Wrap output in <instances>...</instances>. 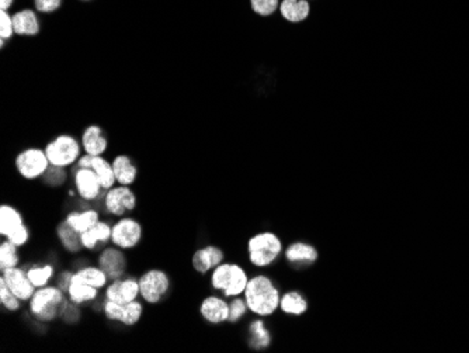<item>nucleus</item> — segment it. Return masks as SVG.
<instances>
[{"instance_id":"obj_17","label":"nucleus","mask_w":469,"mask_h":353,"mask_svg":"<svg viewBox=\"0 0 469 353\" xmlns=\"http://www.w3.org/2000/svg\"><path fill=\"white\" fill-rule=\"evenodd\" d=\"M80 241L85 252L97 254L104 246L112 243V223L109 220H100L90 230L80 234Z\"/></svg>"},{"instance_id":"obj_23","label":"nucleus","mask_w":469,"mask_h":353,"mask_svg":"<svg viewBox=\"0 0 469 353\" xmlns=\"http://www.w3.org/2000/svg\"><path fill=\"white\" fill-rule=\"evenodd\" d=\"M73 277L86 283V284H90V286H93V287H96L101 291L106 289L107 284L110 283V279L106 275V272H104L97 264H90V262L76 268Z\"/></svg>"},{"instance_id":"obj_2","label":"nucleus","mask_w":469,"mask_h":353,"mask_svg":"<svg viewBox=\"0 0 469 353\" xmlns=\"http://www.w3.org/2000/svg\"><path fill=\"white\" fill-rule=\"evenodd\" d=\"M65 300L67 293L55 283H51L35 290L34 295L27 302V309L35 321L51 324L60 320L61 307Z\"/></svg>"},{"instance_id":"obj_32","label":"nucleus","mask_w":469,"mask_h":353,"mask_svg":"<svg viewBox=\"0 0 469 353\" xmlns=\"http://www.w3.org/2000/svg\"><path fill=\"white\" fill-rule=\"evenodd\" d=\"M19 249L20 248H17L10 241L5 238L2 239V242H0V272L9 268L20 266L23 264Z\"/></svg>"},{"instance_id":"obj_34","label":"nucleus","mask_w":469,"mask_h":353,"mask_svg":"<svg viewBox=\"0 0 469 353\" xmlns=\"http://www.w3.org/2000/svg\"><path fill=\"white\" fill-rule=\"evenodd\" d=\"M71 178V173L65 168L58 166H49L44 178L41 179L42 183L51 189H61L64 187Z\"/></svg>"},{"instance_id":"obj_11","label":"nucleus","mask_w":469,"mask_h":353,"mask_svg":"<svg viewBox=\"0 0 469 353\" xmlns=\"http://www.w3.org/2000/svg\"><path fill=\"white\" fill-rule=\"evenodd\" d=\"M71 178L73 189L82 201L87 205L100 203L104 196V189L100 183L98 176L91 168L73 166Z\"/></svg>"},{"instance_id":"obj_16","label":"nucleus","mask_w":469,"mask_h":353,"mask_svg":"<svg viewBox=\"0 0 469 353\" xmlns=\"http://www.w3.org/2000/svg\"><path fill=\"white\" fill-rule=\"evenodd\" d=\"M225 259L224 250L215 245H205L197 249L191 257L193 269L201 275H210L218 265H221Z\"/></svg>"},{"instance_id":"obj_9","label":"nucleus","mask_w":469,"mask_h":353,"mask_svg":"<svg viewBox=\"0 0 469 353\" xmlns=\"http://www.w3.org/2000/svg\"><path fill=\"white\" fill-rule=\"evenodd\" d=\"M145 302L141 298H136L127 304H120V302L110 301L103 297L101 313L107 321L120 324L124 327H135L141 322L145 314Z\"/></svg>"},{"instance_id":"obj_39","label":"nucleus","mask_w":469,"mask_h":353,"mask_svg":"<svg viewBox=\"0 0 469 353\" xmlns=\"http://www.w3.org/2000/svg\"><path fill=\"white\" fill-rule=\"evenodd\" d=\"M0 41L10 40L15 33V26H13V16H10L8 12L0 10Z\"/></svg>"},{"instance_id":"obj_28","label":"nucleus","mask_w":469,"mask_h":353,"mask_svg":"<svg viewBox=\"0 0 469 353\" xmlns=\"http://www.w3.org/2000/svg\"><path fill=\"white\" fill-rule=\"evenodd\" d=\"M280 13L290 23H301L309 16L310 6L308 0H283Z\"/></svg>"},{"instance_id":"obj_13","label":"nucleus","mask_w":469,"mask_h":353,"mask_svg":"<svg viewBox=\"0 0 469 353\" xmlns=\"http://www.w3.org/2000/svg\"><path fill=\"white\" fill-rule=\"evenodd\" d=\"M103 297L120 302V304H127V302L139 298V280L136 276L130 273L121 279L112 280L103 290Z\"/></svg>"},{"instance_id":"obj_40","label":"nucleus","mask_w":469,"mask_h":353,"mask_svg":"<svg viewBox=\"0 0 469 353\" xmlns=\"http://www.w3.org/2000/svg\"><path fill=\"white\" fill-rule=\"evenodd\" d=\"M62 5V0H35V8L39 13H54Z\"/></svg>"},{"instance_id":"obj_8","label":"nucleus","mask_w":469,"mask_h":353,"mask_svg":"<svg viewBox=\"0 0 469 353\" xmlns=\"http://www.w3.org/2000/svg\"><path fill=\"white\" fill-rule=\"evenodd\" d=\"M15 166L20 178L28 182H35L44 178L51 164L44 148L30 146L20 150L17 154L15 160Z\"/></svg>"},{"instance_id":"obj_35","label":"nucleus","mask_w":469,"mask_h":353,"mask_svg":"<svg viewBox=\"0 0 469 353\" xmlns=\"http://www.w3.org/2000/svg\"><path fill=\"white\" fill-rule=\"evenodd\" d=\"M82 318V306L75 304L68 297L64 301V304L61 307L60 313V320L68 325H75L80 321Z\"/></svg>"},{"instance_id":"obj_4","label":"nucleus","mask_w":469,"mask_h":353,"mask_svg":"<svg viewBox=\"0 0 469 353\" xmlns=\"http://www.w3.org/2000/svg\"><path fill=\"white\" fill-rule=\"evenodd\" d=\"M247 283L249 276L238 264L222 262L210 273V286L214 290L221 291L227 298L242 295Z\"/></svg>"},{"instance_id":"obj_41","label":"nucleus","mask_w":469,"mask_h":353,"mask_svg":"<svg viewBox=\"0 0 469 353\" xmlns=\"http://www.w3.org/2000/svg\"><path fill=\"white\" fill-rule=\"evenodd\" d=\"M73 273H75V269L71 268V269H62L61 272H58L57 277H55V284L60 286L65 293L68 291V287L72 282V277H73Z\"/></svg>"},{"instance_id":"obj_36","label":"nucleus","mask_w":469,"mask_h":353,"mask_svg":"<svg viewBox=\"0 0 469 353\" xmlns=\"http://www.w3.org/2000/svg\"><path fill=\"white\" fill-rule=\"evenodd\" d=\"M247 311H249V307L246 304L245 298H242L240 295L233 297L232 301L229 302V318H228V321L231 324L239 322L246 316Z\"/></svg>"},{"instance_id":"obj_1","label":"nucleus","mask_w":469,"mask_h":353,"mask_svg":"<svg viewBox=\"0 0 469 353\" xmlns=\"http://www.w3.org/2000/svg\"><path fill=\"white\" fill-rule=\"evenodd\" d=\"M243 298L250 313L257 317H270L280 309L281 294L269 276L256 275L249 279Z\"/></svg>"},{"instance_id":"obj_3","label":"nucleus","mask_w":469,"mask_h":353,"mask_svg":"<svg viewBox=\"0 0 469 353\" xmlns=\"http://www.w3.org/2000/svg\"><path fill=\"white\" fill-rule=\"evenodd\" d=\"M139 298L146 306H159L172 291V277L162 268H149L139 276Z\"/></svg>"},{"instance_id":"obj_19","label":"nucleus","mask_w":469,"mask_h":353,"mask_svg":"<svg viewBox=\"0 0 469 353\" xmlns=\"http://www.w3.org/2000/svg\"><path fill=\"white\" fill-rule=\"evenodd\" d=\"M75 231L83 234L85 231L90 230L101 220V213L96 207L86 206L80 209H73L65 214L64 218Z\"/></svg>"},{"instance_id":"obj_22","label":"nucleus","mask_w":469,"mask_h":353,"mask_svg":"<svg viewBox=\"0 0 469 353\" xmlns=\"http://www.w3.org/2000/svg\"><path fill=\"white\" fill-rule=\"evenodd\" d=\"M55 234H57V239L61 248L67 252V254L72 257H78L82 254V252H85L82 246V241H80V234L75 231L65 220H62L57 225Z\"/></svg>"},{"instance_id":"obj_18","label":"nucleus","mask_w":469,"mask_h":353,"mask_svg":"<svg viewBox=\"0 0 469 353\" xmlns=\"http://www.w3.org/2000/svg\"><path fill=\"white\" fill-rule=\"evenodd\" d=\"M80 142L83 148V154H87L90 157H100L107 153L109 139L100 126L91 124L86 127L82 134Z\"/></svg>"},{"instance_id":"obj_24","label":"nucleus","mask_w":469,"mask_h":353,"mask_svg":"<svg viewBox=\"0 0 469 353\" xmlns=\"http://www.w3.org/2000/svg\"><path fill=\"white\" fill-rule=\"evenodd\" d=\"M112 164H113L117 184H123V186H134L135 184V182L138 179V168H136V165H135V162L132 161L131 157H128L125 154L116 155L112 160Z\"/></svg>"},{"instance_id":"obj_31","label":"nucleus","mask_w":469,"mask_h":353,"mask_svg":"<svg viewBox=\"0 0 469 353\" xmlns=\"http://www.w3.org/2000/svg\"><path fill=\"white\" fill-rule=\"evenodd\" d=\"M280 310L288 316L299 317L306 313L308 301L298 291H287L284 295H281Z\"/></svg>"},{"instance_id":"obj_26","label":"nucleus","mask_w":469,"mask_h":353,"mask_svg":"<svg viewBox=\"0 0 469 353\" xmlns=\"http://www.w3.org/2000/svg\"><path fill=\"white\" fill-rule=\"evenodd\" d=\"M26 224L23 213L13 205L3 203L0 206V236L6 238L13 231Z\"/></svg>"},{"instance_id":"obj_15","label":"nucleus","mask_w":469,"mask_h":353,"mask_svg":"<svg viewBox=\"0 0 469 353\" xmlns=\"http://www.w3.org/2000/svg\"><path fill=\"white\" fill-rule=\"evenodd\" d=\"M0 276L5 279L10 291L16 297H19L23 302H28L37 290L31 283V280L28 279L26 268L23 265L5 269L2 270V275Z\"/></svg>"},{"instance_id":"obj_37","label":"nucleus","mask_w":469,"mask_h":353,"mask_svg":"<svg viewBox=\"0 0 469 353\" xmlns=\"http://www.w3.org/2000/svg\"><path fill=\"white\" fill-rule=\"evenodd\" d=\"M254 13L260 16H272L280 6L278 0H250Z\"/></svg>"},{"instance_id":"obj_43","label":"nucleus","mask_w":469,"mask_h":353,"mask_svg":"<svg viewBox=\"0 0 469 353\" xmlns=\"http://www.w3.org/2000/svg\"><path fill=\"white\" fill-rule=\"evenodd\" d=\"M85 2H87V0H85Z\"/></svg>"},{"instance_id":"obj_14","label":"nucleus","mask_w":469,"mask_h":353,"mask_svg":"<svg viewBox=\"0 0 469 353\" xmlns=\"http://www.w3.org/2000/svg\"><path fill=\"white\" fill-rule=\"evenodd\" d=\"M200 317L211 325H220L229 318V302L221 295H206L200 302Z\"/></svg>"},{"instance_id":"obj_12","label":"nucleus","mask_w":469,"mask_h":353,"mask_svg":"<svg viewBox=\"0 0 469 353\" xmlns=\"http://www.w3.org/2000/svg\"><path fill=\"white\" fill-rule=\"evenodd\" d=\"M96 264L106 272L110 282L121 279L130 272L128 252L113 243H109L97 252Z\"/></svg>"},{"instance_id":"obj_21","label":"nucleus","mask_w":469,"mask_h":353,"mask_svg":"<svg viewBox=\"0 0 469 353\" xmlns=\"http://www.w3.org/2000/svg\"><path fill=\"white\" fill-rule=\"evenodd\" d=\"M67 297L72 302H75V304L85 307V306H93L94 302H97L103 297V291L72 277V282L67 291Z\"/></svg>"},{"instance_id":"obj_5","label":"nucleus","mask_w":469,"mask_h":353,"mask_svg":"<svg viewBox=\"0 0 469 353\" xmlns=\"http://www.w3.org/2000/svg\"><path fill=\"white\" fill-rule=\"evenodd\" d=\"M283 242L270 231L256 234L247 242L249 261L256 268H267L273 265L281 255Z\"/></svg>"},{"instance_id":"obj_42","label":"nucleus","mask_w":469,"mask_h":353,"mask_svg":"<svg viewBox=\"0 0 469 353\" xmlns=\"http://www.w3.org/2000/svg\"><path fill=\"white\" fill-rule=\"evenodd\" d=\"M13 5V0H0V10L8 12Z\"/></svg>"},{"instance_id":"obj_38","label":"nucleus","mask_w":469,"mask_h":353,"mask_svg":"<svg viewBox=\"0 0 469 353\" xmlns=\"http://www.w3.org/2000/svg\"><path fill=\"white\" fill-rule=\"evenodd\" d=\"M5 239L10 241L12 243H15L17 248H24L28 245V242L31 241V231L30 227L27 224L21 225L20 228H17L16 231H13L9 236H6Z\"/></svg>"},{"instance_id":"obj_10","label":"nucleus","mask_w":469,"mask_h":353,"mask_svg":"<svg viewBox=\"0 0 469 353\" xmlns=\"http://www.w3.org/2000/svg\"><path fill=\"white\" fill-rule=\"evenodd\" d=\"M143 241V225L132 217L124 216L112 223V243L127 250H135Z\"/></svg>"},{"instance_id":"obj_25","label":"nucleus","mask_w":469,"mask_h":353,"mask_svg":"<svg viewBox=\"0 0 469 353\" xmlns=\"http://www.w3.org/2000/svg\"><path fill=\"white\" fill-rule=\"evenodd\" d=\"M23 266L26 268L27 276H28V279L31 280V283L34 284L35 289L51 284V282L55 280V277L58 275L55 265H52L49 262H45V264L34 262V264H26Z\"/></svg>"},{"instance_id":"obj_29","label":"nucleus","mask_w":469,"mask_h":353,"mask_svg":"<svg viewBox=\"0 0 469 353\" xmlns=\"http://www.w3.org/2000/svg\"><path fill=\"white\" fill-rule=\"evenodd\" d=\"M90 168L96 172V175L100 179V183L104 189V191L114 187L117 184L114 169L112 161H109L104 155L100 157H91V164Z\"/></svg>"},{"instance_id":"obj_6","label":"nucleus","mask_w":469,"mask_h":353,"mask_svg":"<svg viewBox=\"0 0 469 353\" xmlns=\"http://www.w3.org/2000/svg\"><path fill=\"white\" fill-rule=\"evenodd\" d=\"M45 154L51 166L73 168L83 155L82 142L71 134H61L45 145Z\"/></svg>"},{"instance_id":"obj_7","label":"nucleus","mask_w":469,"mask_h":353,"mask_svg":"<svg viewBox=\"0 0 469 353\" xmlns=\"http://www.w3.org/2000/svg\"><path fill=\"white\" fill-rule=\"evenodd\" d=\"M103 213L112 218H120L131 216L138 207V197L132 186L116 184L114 187L104 191L100 201Z\"/></svg>"},{"instance_id":"obj_20","label":"nucleus","mask_w":469,"mask_h":353,"mask_svg":"<svg viewBox=\"0 0 469 353\" xmlns=\"http://www.w3.org/2000/svg\"><path fill=\"white\" fill-rule=\"evenodd\" d=\"M285 259L288 264H291L295 268H306L312 264H315L318 259V250L305 242H294L287 246Z\"/></svg>"},{"instance_id":"obj_27","label":"nucleus","mask_w":469,"mask_h":353,"mask_svg":"<svg viewBox=\"0 0 469 353\" xmlns=\"http://www.w3.org/2000/svg\"><path fill=\"white\" fill-rule=\"evenodd\" d=\"M13 26H15V33L17 35H26V37L37 35L41 30L37 15L28 9L13 15Z\"/></svg>"},{"instance_id":"obj_30","label":"nucleus","mask_w":469,"mask_h":353,"mask_svg":"<svg viewBox=\"0 0 469 353\" xmlns=\"http://www.w3.org/2000/svg\"><path fill=\"white\" fill-rule=\"evenodd\" d=\"M272 343V334L263 320H254L249 325V346L254 350H265Z\"/></svg>"},{"instance_id":"obj_33","label":"nucleus","mask_w":469,"mask_h":353,"mask_svg":"<svg viewBox=\"0 0 469 353\" xmlns=\"http://www.w3.org/2000/svg\"><path fill=\"white\" fill-rule=\"evenodd\" d=\"M0 306L5 311L12 314L19 313L23 309V301L10 291L2 276H0Z\"/></svg>"}]
</instances>
